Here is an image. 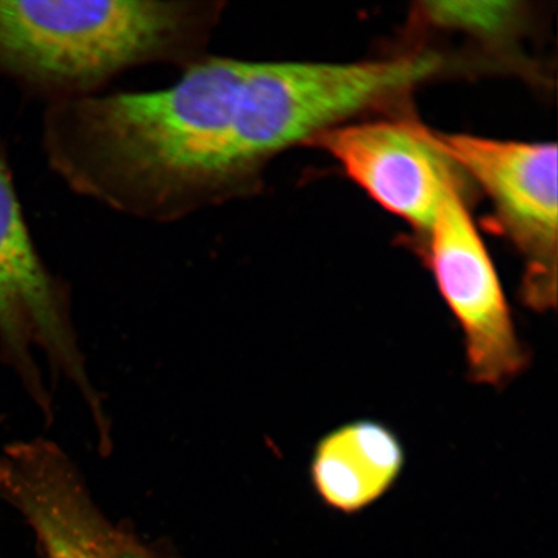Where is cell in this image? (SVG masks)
Segmentation results:
<instances>
[{"label": "cell", "mask_w": 558, "mask_h": 558, "mask_svg": "<svg viewBox=\"0 0 558 558\" xmlns=\"http://www.w3.org/2000/svg\"><path fill=\"white\" fill-rule=\"evenodd\" d=\"M424 134L490 198L499 227L525 262L522 305L539 314L555 311L557 145L446 135L427 128Z\"/></svg>", "instance_id": "cell-4"}, {"label": "cell", "mask_w": 558, "mask_h": 558, "mask_svg": "<svg viewBox=\"0 0 558 558\" xmlns=\"http://www.w3.org/2000/svg\"><path fill=\"white\" fill-rule=\"evenodd\" d=\"M220 0H0V73L48 104L99 95L131 69L206 58Z\"/></svg>", "instance_id": "cell-2"}, {"label": "cell", "mask_w": 558, "mask_h": 558, "mask_svg": "<svg viewBox=\"0 0 558 558\" xmlns=\"http://www.w3.org/2000/svg\"><path fill=\"white\" fill-rule=\"evenodd\" d=\"M520 2H422L415 20L423 26L462 33L474 39L504 41L520 31L525 10Z\"/></svg>", "instance_id": "cell-9"}, {"label": "cell", "mask_w": 558, "mask_h": 558, "mask_svg": "<svg viewBox=\"0 0 558 558\" xmlns=\"http://www.w3.org/2000/svg\"><path fill=\"white\" fill-rule=\"evenodd\" d=\"M35 351L44 352L52 372L72 383L83 400L94 399L96 388L76 338L69 290L35 247L0 145V354L32 400L46 410L52 399Z\"/></svg>", "instance_id": "cell-3"}, {"label": "cell", "mask_w": 558, "mask_h": 558, "mask_svg": "<svg viewBox=\"0 0 558 558\" xmlns=\"http://www.w3.org/2000/svg\"><path fill=\"white\" fill-rule=\"evenodd\" d=\"M0 499L29 523L46 558H173L114 525L72 459L48 439L0 453Z\"/></svg>", "instance_id": "cell-6"}, {"label": "cell", "mask_w": 558, "mask_h": 558, "mask_svg": "<svg viewBox=\"0 0 558 558\" xmlns=\"http://www.w3.org/2000/svg\"><path fill=\"white\" fill-rule=\"evenodd\" d=\"M427 234L425 263L462 330L466 379L505 389L527 372L532 352L520 338L498 270L466 208L462 183L446 192Z\"/></svg>", "instance_id": "cell-5"}, {"label": "cell", "mask_w": 558, "mask_h": 558, "mask_svg": "<svg viewBox=\"0 0 558 558\" xmlns=\"http://www.w3.org/2000/svg\"><path fill=\"white\" fill-rule=\"evenodd\" d=\"M248 65L207 54L165 89L50 104L48 165L82 197L159 225L251 197L270 160Z\"/></svg>", "instance_id": "cell-1"}, {"label": "cell", "mask_w": 558, "mask_h": 558, "mask_svg": "<svg viewBox=\"0 0 558 558\" xmlns=\"http://www.w3.org/2000/svg\"><path fill=\"white\" fill-rule=\"evenodd\" d=\"M312 145L329 153L355 184L389 213L427 234L458 167L416 122L339 124Z\"/></svg>", "instance_id": "cell-7"}, {"label": "cell", "mask_w": 558, "mask_h": 558, "mask_svg": "<svg viewBox=\"0 0 558 558\" xmlns=\"http://www.w3.org/2000/svg\"><path fill=\"white\" fill-rule=\"evenodd\" d=\"M407 451L396 432L373 418L333 428L314 446L310 478L326 507L357 514L378 504L399 483Z\"/></svg>", "instance_id": "cell-8"}]
</instances>
